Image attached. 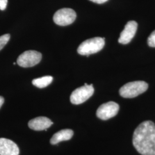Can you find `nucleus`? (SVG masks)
I'll return each instance as SVG.
<instances>
[{
	"instance_id": "nucleus-1",
	"label": "nucleus",
	"mask_w": 155,
	"mask_h": 155,
	"mask_svg": "<svg viewBox=\"0 0 155 155\" xmlns=\"http://www.w3.org/2000/svg\"><path fill=\"white\" fill-rule=\"evenodd\" d=\"M134 148L142 155H155V125L146 121L140 124L133 136Z\"/></svg>"
},
{
	"instance_id": "nucleus-2",
	"label": "nucleus",
	"mask_w": 155,
	"mask_h": 155,
	"mask_svg": "<svg viewBox=\"0 0 155 155\" xmlns=\"http://www.w3.org/2000/svg\"><path fill=\"white\" fill-rule=\"evenodd\" d=\"M105 45V38H94L87 39L82 43L78 48V53L81 55L89 56L102 50Z\"/></svg>"
},
{
	"instance_id": "nucleus-3",
	"label": "nucleus",
	"mask_w": 155,
	"mask_h": 155,
	"mask_svg": "<svg viewBox=\"0 0 155 155\" xmlns=\"http://www.w3.org/2000/svg\"><path fill=\"white\" fill-rule=\"evenodd\" d=\"M148 88V84L144 81L131 82L124 85L120 89V95L125 98H134L140 94L146 91Z\"/></svg>"
},
{
	"instance_id": "nucleus-4",
	"label": "nucleus",
	"mask_w": 155,
	"mask_h": 155,
	"mask_svg": "<svg viewBox=\"0 0 155 155\" xmlns=\"http://www.w3.org/2000/svg\"><path fill=\"white\" fill-rule=\"evenodd\" d=\"M93 84L85 83L83 86L75 89L70 96V101L72 104L79 105L89 99L94 94Z\"/></svg>"
},
{
	"instance_id": "nucleus-5",
	"label": "nucleus",
	"mask_w": 155,
	"mask_h": 155,
	"mask_svg": "<svg viewBox=\"0 0 155 155\" xmlns=\"http://www.w3.org/2000/svg\"><path fill=\"white\" fill-rule=\"evenodd\" d=\"M42 58L40 52L36 51L29 50L24 52L18 56L17 63L22 67H31L39 64Z\"/></svg>"
},
{
	"instance_id": "nucleus-6",
	"label": "nucleus",
	"mask_w": 155,
	"mask_h": 155,
	"mask_svg": "<svg viewBox=\"0 0 155 155\" xmlns=\"http://www.w3.org/2000/svg\"><path fill=\"white\" fill-rule=\"evenodd\" d=\"M77 17L75 12L71 8H63L56 12L53 17L54 21L60 26H66L74 22Z\"/></svg>"
},
{
	"instance_id": "nucleus-7",
	"label": "nucleus",
	"mask_w": 155,
	"mask_h": 155,
	"mask_svg": "<svg viewBox=\"0 0 155 155\" xmlns=\"http://www.w3.org/2000/svg\"><path fill=\"white\" fill-rule=\"evenodd\" d=\"M120 109L118 104L114 102H108L100 106L97 110V116L102 120H107L116 116Z\"/></svg>"
},
{
	"instance_id": "nucleus-8",
	"label": "nucleus",
	"mask_w": 155,
	"mask_h": 155,
	"mask_svg": "<svg viewBox=\"0 0 155 155\" xmlns=\"http://www.w3.org/2000/svg\"><path fill=\"white\" fill-rule=\"evenodd\" d=\"M137 29V23L135 21L127 22L125 28L120 34L118 42L122 45H127L131 41L136 33Z\"/></svg>"
},
{
	"instance_id": "nucleus-9",
	"label": "nucleus",
	"mask_w": 155,
	"mask_h": 155,
	"mask_svg": "<svg viewBox=\"0 0 155 155\" xmlns=\"http://www.w3.org/2000/svg\"><path fill=\"white\" fill-rule=\"evenodd\" d=\"M19 148L13 141L0 138V155H18Z\"/></svg>"
},
{
	"instance_id": "nucleus-10",
	"label": "nucleus",
	"mask_w": 155,
	"mask_h": 155,
	"mask_svg": "<svg viewBox=\"0 0 155 155\" xmlns=\"http://www.w3.org/2000/svg\"><path fill=\"white\" fill-rule=\"evenodd\" d=\"M53 124L49 118L45 117H39L30 120L28 122V127L30 129L36 130H45Z\"/></svg>"
},
{
	"instance_id": "nucleus-11",
	"label": "nucleus",
	"mask_w": 155,
	"mask_h": 155,
	"mask_svg": "<svg viewBox=\"0 0 155 155\" xmlns=\"http://www.w3.org/2000/svg\"><path fill=\"white\" fill-rule=\"evenodd\" d=\"M74 132L71 129H63L53 135L50 140V143L55 145L63 141H67L72 138Z\"/></svg>"
},
{
	"instance_id": "nucleus-12",
	"label": "nucleus",
	"mask_w": 155,
	"mask_h": 155,
	"mask_svg": "<svg viewBox=\"0 0 155 155\" xmlns=\"http://www.w3.org/2000/svg\"><path fill=\"white\" fill-rule=\"evenodd\" d=\"M53 77L51 76H45L43 77L35 79L32 81V84L38 88H45L52 83Z\"/></svg>"
},
{
	"instance_id": "nucleus-13",
	"label": "nucleus",
	"mask_w": 155,
	"mask_h": 155,
	"mask_svg": "<svg viewBox=\"0 0 155 155\" xmlns=\"http://www.w3.org/2000/svg\"><path fill=\"white\" fill-rule=\"evenodd\" d=\"M11 38L9 34H5L0 36V51L2 50L9 41Z\"/></svg>"
},
{
	"instance_id": "nucleus-14",
	"label": "nucleus",
	"mask_w": 155,
	"mask_h": 155,
	"mask_svg": "<svg viewBox=\"0 0 155 155\" xmlns=\"http://www.w3.org/2000/svg\"><path fill=\"white\" fill-rule=\"evenodd\" d=\"M148 45L150 47H155V30L148 37Z\"/></svg>"
},
{
	"instance_id": "nucleus-15",
	"label": "nucleus",
	"mask_w": 155,
	"mask_h": 155,
	"mask_svg": "<svg viewBox=\"0 0 155 155\" xmlns=\"http://www.w3.org/2000/svg\"><path fill=\"white\" fill-rule=\"evenodd\" d=\"M8 4V0H0V10L4 11Z\"/></svg>"
},
{
	"instance_id": "nucleus-16",
	"label": "nucleus",
	"mask_w": 155,
	"mask_h": 155,
	"mask_svg": "<svg viewBox=\"0 0 155 155\" xmlns=\"http://www.w3.org/2000/svg\"><path fill=\"white\" fill-rule=\"evenodd\" d=\"M90 1L93 2L94 3L101 4H104V3H105L106 2H107L108 0H90Z\"/></svg>"
},
{
	"instance_id": "nucleus-17",
	"label": "nucleus",
	"mask_w": 155,
	"mask_h": 155,
	"mask_svg": "<svg viewBox=\"0 0 155 155\" xmlns=\"http://www.w3.org/2000/svg\"><path fill=\"white\" fill-rule=\"evenodd\" d=\"M4 102V98L0 96V108L3 105Z\"/></svg>"
},
{
	"instance_id": "nucleus-18",
	"label": "nucleus",
	"mask_w": 155,
	"mask_h": 155,
	"mask_svg": "<svg viewBox=\"0 0 155 155\" xmlns=\"http://www.w3.org/2000/svg\"><path fill=\"white\" fill-rule=\"evenodd\" d=\"M16 64V63H15H15H13V64H14V65H15V64Z\"/></svg>"
}]
</instances>
